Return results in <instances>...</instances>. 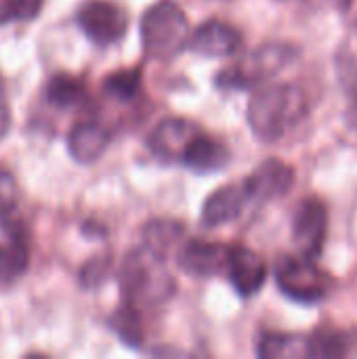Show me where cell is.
I'll use <instances>...</instances> for the list:
<instances>
[{
    "mask_svg": "<svg viewBox=\"0 0 357 359\" xmlns=\"http://www.w3.org/2000/svg\"><path fill=\"white\" fill-rule=\"evenodd\" d=\"M305 93L290 82L259 86L246 109L252 135L263 143H278L295 130L307 116Z\"/></svg>",
    "mask_w": 357,
    "mask_h": 359,
    "instance_id": "obj_1",
    "label": "cell"
},
{
    "mask_svg": "<svg viewBox=\"0 0 357 359\" xmlns=\"http://www.w3.org/2000/svg\"><path fill=\"white\" fill-rule=\"evenodd\" d=\"M189 38V21L183 8L173 0H160L141 17L143 50L149 59L168 61L177 57Z\"/></svg>",
    "mask_w": 357,
    "mask_h": 359,
    "instance_id": "obj_2",
    "label": "cell"
},
{
    "mask_svg": "<svg viewBox=\"0 0 357 359\" xmlns=\"http://www.w3.org/2000/svg\"><path fill=\"white\" fill-rule=\"evenodd\" d=\"M297 55H299L297 46L288 42H267L257 46L255 50H250L229 67L221 69L215 82L219 88L225 90L255 88L271 80L284 67H288L297 59Z\"/></svg>",
    "mask_w": 357,
    "mask_h": 359,
    "instance_id": "obj_3",
    "label": "cell"
},
{
    "mask_svg": "<svg viewBox=\"0 0 357 359\" xmlns=\"http://www.w3.org/2000/svg\"><path fill=\"white\" fill-rule=\"evenodd\" d=\"M164 259L147 250L145 246L126 255L120 269V288L124 303L139 309L141 303L154 305L168 299L173 282L162 267Z\"/></svg>",
    "mask_w": 357,
    "mask_h": 359,
    "instance_id": "obj_4",
    "label": "cell"
},
{
    "mask_svg": "<svg viewBox=\"0 0 357 359\" xmlns=\"http://www.w3.org/2000/svg\"><path fill=\"white\" fill-rule=\"evenodd\" d=\"M276 284L284 297L303 305L320 303L332 290L330 273L305 255H284L276 263Z\"/></svg>",
    "mask_w": 357,
    "mask_h": 359,
    "instance_id": "obj_5",
    "label": "cell"
},
{
    "mask_svg": "<svg viewBox=\"0 0 357 359\" xmlns=\"http://www.w3.org/2000/svg\"><path fill=\"white\" fill-rule=\"evenodd\" d=\"M80 29L99 46L116 44L124 38L128 19L126 13L109 0H86L76 13Z\"/></svg>",
    "mask_w": 357,
    "mask_h": 359,
    "instance_id": "obj_6",
    "label": "cell"
},
{
    "mask_svg": "<svg viewBox=\"0 0 357 359\" xmlns=\"http://www.w3.org/2000/svg\"><path fill=\"white\" fill-rule=\"evenodd\" d=\"M328 233V208L320 198H305L292 215V240L299 255L318 259Z\"/></svg>",
    "mask_w": 357,
    "mask_h": 359,
    "instance_id": "obj_7",
    "label": "cell"
},
{
    "mask_svg": "<svg viewBox=\"0 0 357 359\" xmlns=\"http://www.w3.org/2000/svg\"><path fill=\"white\" fill-rule=\"evenodd\" d=\"M292 185L295 168L280 158H269L261 162L255 172L244 181L250 202H269L284 198L292 189Z\"/></svg>",
    "mask_w": 357,
    "mask_h": 359,
    "instance_id": "obj_8",
    "label": "cell"
},
{
    "mask_svg": "<svg viewBox=\"0 0 357 359\" xmlns=\"http://www.w3.org/2000/svg\"><path fill=\"white\" fill-rule=\"evenodd\" d=\"M225 271L234 290L244 299L255 297L267 280V263L259 252H255L248 246L229 248Z\"/></svg>",
    "mask_w": 357,
    "mask_h": 359,
    "instance_id": "obj_9",
    "label": "cell"
},
{
    "mask_svg": "<svg viewBox=\"0 0 357 359\" xmlns=\"http://www.w3.org/2000/svg\"><path fill=\"white\" fill-rule=\"evenodd\" d=\"M202 130L183 118H166L162 120L149 135L147 145L151 154L164 162H181L191 141Z\"/></svg>",
    "mask_w": 357,
    "mask_h": 359,
    "instance_id": "obj_10",
    "label": "cell"
},
{
    "mask_svg": "<svg viewBox=\"0 0 357 359\" xmlns=\"http://www.w3.org/2000/svg\"><path fill=\"white\" fill-rule=\"evenodd\" d=\"M242 46V34L234 25L210 19L202 23L189 38L187 46L191 53L204 55V57H231Z\"/></svg>",
    "mask_w": 357,
    "mask_h": 359,
    "instance_id": "obj_11",
    "label": "cell"
},
{
    "mask_svg": "<svg viewBox=\"0 0 357 359\" xmlns=\"http://www.w3.org/2000/svg\"><path fill=\"white\" fill-rule=\"evenodd\" d=\"M248 202H250V198L244 187V181L223 185L204 200L200 221L204 227H210V229L227 225L244 212Z\"/></svg>",
    "mask_w": 357,
    "mask_h": 359,
    "instance_id": "obj_12",
    "label": "cell"
},
{
    "mask_svg": "<svg viewBox=\"0 0 357 359\" xmlns=\"http://www.w3.org/2000/svg\"><path fill=\"white\" fill-rule=\"evenodd\" d=\"M229 248L225 244L217 242H202V240H191L185 242L179 250V267L196 278H213L225 271Z\"/></svg>",
    "mask_w": 357,
    "mask_h": 359,
    "instance_id": "obj_13",
    "label": "cell"
},
{
    "mask_svg": "<svg viewBox=\"0 0 357 359\" xmlns=\"http://www.w3.org/2000/svg\"><path fill=\"white\" fill-rule=\"evenodd\" d=\"M109 145V133L93 120L76 124L67 135V151L78 164L97 162Z\"/></svg>",
    "mask_w": 357,
    "mask_h": 359,
    "instance_id": "obj_14",
    "label": "cell"
},
{
    "mask_svg": "<svg viewBox=\"0 0 357 359\" xmlns=\"http://www.w3.org/2000/svg\"><path fill=\"white\" fill-rule=\"evenodd\" d=\"M257 355L263 359H301L316 358L314 334H292V332H265L259 339Z\"/></svg>",
    "mask_w": 357,
    "mask_h": 359,
    "instance_id": "obj_15",
    "label": "cell"
},
{
    "mask_svg": "<svg viewBox=\"0 0 357 359\" xmlns=\"http://www.w3.org/2000/svg\"><path fill=\"white\" fill-rule=\"evenodd\" d=\"M181 162L200 175H210L223 170L229 164V149L221 141H215L208 135L200 133L187 147Z\"/></svg>",
    "mask_w": 357,
    "mask_h": 359,
    "instance_id": "obj_16",
    "label": "cell"
},
{
    "mask_svg": "<svg viewBox=\"0 0 357 359\" xmlns=\"http://www.w3.org/2000/svg\"><path fill=\"white\" fill-rule=\"evenodd\" d=\"M0 231L6 238H27L19 219V185L6 168H0Z\"/></svg>",
    "mask_w": 357,
    "mask_h": 359,
    "instance_id": "obj_17",
    "label": "cell"
},
{
    "mask_svg": "<svg viewBox=\"0 0 357 359\" xmlns=\"http://www.w3.org/2000/svg\"><path fill=\"white\" fill-rule=\"evenodd\" d=\"M29 267L27 238H6L0 244V288L15 284Z\"/></svg>",
    "mask_w": 357,
    "mask_h": 359,
    "instance_id": "obj_18",
    "label": "cell"
},
{
    "mask_svg": "<svg viewBox=\"0 0 357 359\" xmlns=\"http://www.w3.org/2000/svg\"><path fill=\"white\" fill-rule=\"evenodd\" d=\"M46 99L59 109H72L86 101V88L82 80L72 76H55L46 84Z\"/></svg>",
    "mask_w": 357,
    "mask_h": 359,
    "instance_id": "obj_19",
    "label": "cell"
},
{
    "mask_svg": "<svg viewBox=\"0 0 357 359\" xmlns=\"http://www.w3.org/2000/svg\"><path fill=\"white\" fill-rule=\"evenodd\" d=\"M183 238V227L177 221H166V219H158L151 221L145 231H143V240H145V248L151 250L158 257H166L170 252V248L177 246V242Z\"/></svg>",
    "mask_w": 357,
    "mask_h": 359,
    "instance_id": "obj_20",
    "label": "cell"
},
{
    "mask_svg": "<svg viewBox=\"0 0 357 359\" xmlns=\"http://www.w3.org/2000/svg\"><path fill=\"white\" fill-rule=\"evenodd\" d=\"M109 328L116 332V337L128 345L139 349L143 345V326L139 320V309H135L133 305L124 303L109 320Z\"/></svg>",
    "mask_w": 357,
    "mask_h": 359,
    "instance_id": "obj_21",
    "label": "cell"
},
{
    "mask_svg": "<svg viewBox=\"0 0 357 359\" xmlns=\"http://www.w3.org/2000/svg\"><path fill=\"white\" fill-rule=\"evenodd\" d=\"M139 84H141V72L139 69H124V72L112 74L103 82V90H105V95H109L118 101H130L137 97Z\"/></svg>",
    "mask_w": 357,
    "mask_h": 359,
    "instance_id": "obj_22",
    "label": "cell"
},
{
    "mask_svg": "<svg viewBox=\"0 0 357 359\" xmlns=\"http://www.w3.org/2000/svg\"><path fill=\"white\" fill-rule=\"evenodd\" d=\"M44 0H2L0 2V23L17 21H32L40 15Z\"/></svg>",
    "mask_w": 357,
    "mask_h": 359,
    "instance_id": "obj_23",
    "label": "cell"
},
{
    "mask_svg": "<svg viewBox=\"0 0 357 359\" xmlns=\"http://www.w3.org/2000/svg\"><path fill=\"white\" fill-rule=\"evenodd\" d=\"M107 269H109V259H105V257H97V259L88 261L80 271L82 286L84 288L101 286V282H105V278H107Z\"/></svg>",
    "mask_w": 357,
    "mask_h": 359,
    "instance_id": "obj_24",
    "label": "cell"
},
{
    "mask_svg": "<svg viewBox=\"0 0 357 359\" xmlns=\"http://www.w3.org/2000/svg\"><path fill=\"white\" fill-rule=\"evenodd\" d=\"M11 130V105L4 88V80L0 78V141L8 135Z\"/></svg>",
    "mask_w": 357,
    "mask_h": 359,
    "instance_id": "obj_25",
    "label": "cell"
},
{
    "mask_svg": "<svg viewBox=\"0 0 357 359\" xmlns=\"http://www.w3.org/2000/svg\"><path fill=\"white\" fill-rule=\"evenodd\" d=\"M322 2H330V4H335V6H349L351 0H322Z\"/></svg>",
    "mask_w": 357,
    "mask_h": 359,
    "instance_id": "obj_26",
    "label": "cell"
},
{
    "mask_svg": "<svg viewBox=\"0 0 357 359\" xmlns=\"http://www.w3.org/2000/svg\"><path fill=\"white\" fill-rule=\"evenodd\" d=\"M351 120H353V126H357V105L353 107V114H351Z\"/></svg>",
    "mask_w": 357,
    "mask_h": 359,
    "instance_id": "obj_27",
    "label": "cell"
}]
</instances>
